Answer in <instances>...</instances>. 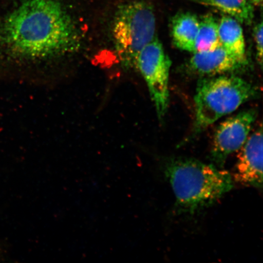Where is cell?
Instances as JSON below:
<instances>
[{
  "label": "cell",
  "instance_id": "6da1fadb",
  "mask_svg": "<svg viewBox=\"0 0 263 263\" xmlns=\"http://www.w3.org/2000/svg\"><path fill=\"white\" fill-rule=\"evenodd\" d=\"M81 43L73 20L58 0H23L0 18V65L67 57Z\"/></svg>",
  "mask_w": 263,
  "mask_h": 263
},
{
  "label": "cell",
  "instance_id": "7a4b0ae2",
  "mask_svg": "<svg viewBox=\"0 0 263 263\" xmlns=\"http://www.w3.org/2000/svg\"><path fill=\"white\" fill-rule=\"evenodd\" d=\"M164 171L179 213L194 215L214 204L234 186L228 172L192 158H170Z\"/></svg>",
  "mask_w": 263,
  "mask_h": 263
},
{
  "label": "cell",
  "instance_id": "3957f363",
  "mask_svg": "<svg viewBox=\"0 0 263 263\" xmlns=\"http://www.w3.org/2000/svg\"><path fill=\"white\" fill-rule=\"evenodd\" d=\"M258 94L257 87L234 75L202 79L197 84L195 97V123L192 134L183 143L194 139L217 120L237 110Z\"/></svg>",
  "mask_w": 263,
  "mask_h": 263
},
{
  "label": "cell",
  "instance_id": "277c9868",
  "mask_svg": "<svg viewBox=\"0 0 263 263\" xmlns=\"http://www.w3.org/2000/svg\"><path fill=\"white\" fill-rule=\"evenodd\" d=\"M154 10L144 2L121 6L115 14L112 38L117 57L126 68H136L138 57L157 36Z\"/></svg>",
  "mask_w": 263,
  "mask_h": 263
},
{
  "label": "cell",
  "instance_id": "5b68a950",
  "mask_svg": "<svg viewBox=\"0 0 263 263\" xmlns=\"http://www.w3.org/2000/svg\"><path fill=\"white\" fill-rule=\"evenodd\" d=\"M171 65L172 61L157 37L143 48L137 60L136 68L146 82L160 121L168 108Z\"/></svg>",
  "mask_w": 263,
  "mask_h": 263
},
{
  "label": "cell",
  "instance_id": "8992f818",
  "mask_svg": "<svg viewBox=\"0 0 263 263\" xmlns=\"http://www.w3.org/2000/svg\"><path fill=\"white\" fill-rule=\"evenodd\" d=\"M256 117V111L250 109L228 118L219 125L210 152V159L215 166L222 168L230 154L244 145Z\"/></svg>",
  "mask_w": 263,
  "mask_h": 263
},
{
  "label": "cell",
  "instance_id": "52a82bcc",
  "mask_svg": "<svg viewBox=\"0 0 263 263\" xmlns=\"http://www.w3.org/2000/svg\"><path fill=\"white\" fill-rule=\"evenodd\" d=\"M233 180L242 185L262 188V128L259 126L248 137L240 149Z\"/></svg>",
  "mask_w": 263,
  "mask_h": 263
},
{
  "label": "cell",
  "instance_id": "ba28073f",
  "mask_svg": "<svg viewBox=\"0 0 263 263\" xmlns=\"http://www.w3.org/2000/svg\"><path fill=\"white\" fill-rule=\"evenodd\" d=\"M188 64L193 73L211 77L241 70L248 62L239 61L220 45L210 50L193 52Z\"/></svg>",
  "mask_w": 263,
  "mask_h": 263
},
{
  "label": "cell",
  "instance_id": "9c48e42d",
  "mask_svg": "<svg viewBox=\"0 0 263 263\" xmlns=\"http://www.w3.org/2000/svg\"><path fill=\"white\" fill-rule=\"evenodd\" d=\"M218 37L220 44L230 54L239 61L248 62L244 34L237 20L228 15H222L218 21Z\"/></svg>",
  "mask_w": 263,
  "mask_h": 263
},
{
  "label": "cell",
  "instance_id": "30bf717a",
  "mask_svg": "<svg viewBox=\"0 0 263 263\" xmlns=\"http://www.w3.org/2000/svg\"><path fill=\"white\" fill-rule=\"evenodd\" d=\"M199 20L190 12H180L174 15L171 23L173 42L182 50L194 52L198 32Z\"/></svg>",
  "mask_w": 263,
  "mask_h": 263
},
{
  "label": "cell",
  "instance_id": "8fae6325",
  "mask_svg": "<svg viewBox=\"0 0 263 263\" xmlns=\"http://www.w3.org/2000/svg\"><path fill=\"white\" fill-rule=\"evenodd\" d=\"M211 6L232 16L241 24H251L254 17V5L249 0H191Z\"/></svg>",
  "mask_w": 263,
  "mask_h": 263
},
{
  "label": "cell",
  "instance_id": "7c38bea8",
  "mask_svg": "<svg viewBox=\"0 0 263 263\" xmlns=\"http://www.w3.org/2000/svg\"><path fill=\"white\" fill-rule=\"evenodd\" d=\"M218 21L212 14H206L199 20L195 52L210 50L220 45Z\"/></svg>",
  "mask_w": 263,
  "mask_h": 263
},
{
  "label": "cell",
  "instance_id": "4fadbf2b",
  "mask_svg": "<svg viewBox=\"0 0 263 263\" xmlns=\"http://www.w3.org/2000/svg\"><path fill=\"white\" fill-rule=\"evenodd\" d=\"M262 22L261 21L255 26L254 29V37L255 44L256 59L258 64L262 67Z\"/></svg>",
  "mask_w": 263,
  "mask_h": 263
},
{
  "label": "cell",
  "instance_id": "5bb4252c",
  "mask_svg": "<svg viewBox=\"0 0 263 263\" xmlns=\"http://www.w3.org/2000/svg\"><path fill=\"white\" fill-rule=\"evenodd\" d=\"M253 5H261L262 0H249Z\"/></svg>",
  "mask_w": 263,
  "mask_h": 263
},
{
  "label": "cell",
  "instance_id": "9a60e30c",
  "mask_svg": "<svg viewBox=\"0 0 263 263\" xmlns=\"http://www.w3.org/2000/svg\"><path fill=\"white\" fill-rule=\"evenodd\" d=\"M2 258V254L1 250H0V260H1Z\"/></svg>",
  "mask_w": 263,
  "mask_h": 263
}]
</instances>
